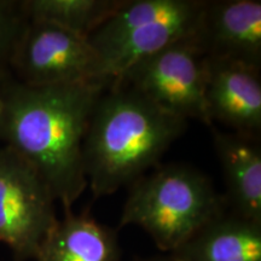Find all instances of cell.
Listing matches in <instances>:
<instances>
[{
    "instance_id": "6da1fadb",
    "label": "cell",
    "mask_w": 261,
    "mask_h": 261,
    "mask_svg": "<svg viewBox=\"0 0 261 261\" xmlns=\"http://www.w3.org/2000/svg\"><path fill=\"white\" fill-rule=\"evenodd\" d=\"M103 81L32 87L0 81V139L37 169L64 211L87 189L83 144Z\"/></svg>"
},
{
    "instance_id": "7a4b0ae2",
    "label": "cell",
    "mask_w": 261,
    "mask_h": 261,
    "mask_svg": "<svg viewBox=\"0 0 261 261\" xmlns=\"http://www.w3.org/2000/svg\"><path fill=\"white\" fill-rule=\"evenodd\" d=\"M132 87L112 84L97 100L83 144L87 188L96 198L133 184L187 128Z\"/></svg>"
},
{
    "instance_id": "3957f363",
    "label": "cell",
    "mask_w": 261,
    "mask_h": 261,
    "mask_svg": "<svg viewBox=\"0 0 261 261\" xmlns=\"http://www.w3.org/2000/svg\"><path fill=\"white\" fill-rule=\"evenodd\" d=\"M225 210L224 196L204 173L171 163L130 184L119 227L143 228L163 254H171Z\"/></svg>"
},
{
    "instance_id": "277c9868",
    "label": "cell",
    "mask_w": 261,
    "mask_h": 261,
    "mask_svg": "<svg viewBox=\"0 0 261 261\" xmlns=\"http://www.w3.org/2000/svg\"><path fill=\"white\" fill-rule=\"evenodd\" d=\"M205 0H123L89 38L112 85L132 65L194 35Z\"/></svg>"
},
{
    "instance_id": "5b68a950",
    "label": "cell",
    "mask_w": 261,
    "mask_h": 261,
    "mask_svg": "<svg viewBox=\"0 0 261 261\" xmlns=\"http://www.w3.org/2000/svg\"><path fill=\"white\" fill-rule=\"evenodd\" d=\"M56 198L37 169L9 146L0 149V243L12 261H32L58 218Z\"/></svg>"
},
{
    "instance_id": "8992f818",
    "label": "cell",
    "mask_w": 261,
    "mask_h": 261,
    "mask_svg": "<svg viewBox=\"0 0 261 261\" xmlns=\"http://www.w3.org/2000/svg\"><path fill=\"white\" fill-rule=\"evenodd\" d=\"M207 57L195 34L139 61L113 84H125L152 103L189 121L212 126L205 106Z\"/></svg>"
},
{
    "instance_id": "52a82bcc",
    "label": "cell",
    "mask_w": 261,
    "mask_h": 261,
    "mask_svg": "<svg viewBox=\"0 0 261 261\" xmlns=\"http://www.w3.org/2000/svg\"><path fill=\"white\" fill-rule=\"evenodd\" d=\"M9 68L16 80L32 87L107 83L102 79L99 56L89 39L48 22L27 19Z\"/></svg>"
},
{
    "instance_id": "ba28073f",
    "label": "cell",
    "mask_w": 261,
    "mask_h": 261,
    "mask_svg": "<svg viewBox=\"0 0 261 261\" xmlns=\"http://www.w3.org/2000/svg\"><path fill=\"white\" fill-rule=\"evenodd\" d=\"M260 71L241 61L207 57L204 97L212 125L218 121L233 132L260 137Z\"/></svg>"
},
{
    "instance_id": "9c48e42d",
    "label": "cell",
    "mask_w": 261,
    "mask_h": 261,
    "mask_svg": "<svg viewBox=\"0 0 261 261\" xmlns=\"http://www.w3.org/2000/svg\"><path fill=\"white\" fill-rule=\"evenodd\" d=\"M195 39L207 57L261 68V3L205 0Z\"/></svg>"
},
{
    "instance_id": "30bf717a",
    "label": "cell",
    "mask_w": 261,
    "mask_h": 261,
    "mask_svg": "<svg viewBox=\"0 0 261 261\" xmlns=\"http://www.w3.org/2000/svg\"><path fill=\"white\" fill-rule=\"evenodd\" d=\"M226 196V210L244 219L261 223V145L260 137L221 132L210 126Z\"/></svg>"
},
{
    "instance_id": "8fae6325",
    "label": "cell",
    "mask_w": 261,
    "mask_h": 261,
    "mask_svg": "<svg viewBox=\"0 0 261 261\" xmlns=\"http://www.w3.org/2000/svg\"><path fill=\"white\" fill-rule=\"evenodd\" d=\"M171 255L177 261H261V223L225 210Z\"/></svg>"
},
{
    "instance_id": "7c38bea8",
    "label": "cell",
    "mask_w": 261,
    "mask_h": 261,
    "mask_svg": "<svg viewBox=\"0 0 261 261\" xmlns=\"http://www.w3.org/2000/svg\"><path fill=\"white\" fill-rule=\"evenodd\" d=\"M117 232L89 214L64 211L39 248L34 261H120Z\"/></svg>"
},
{
    "instance_id": "4fadbf2b",
    "label": "cell",
    "mask_w": 261,
    "mask_h": 261,
    "mask_svg": "<svg viewBox=\"0 0 261 261\" xmlns=\"http://www.w3.org/2000/svg\"><path fill=\"white\" fill-rule=\"evenodd\" d=\"M123 0H23L19 2L25 18L48 22L89 39Z\"/></svg>"
},
{
    "instance_id": "5bb4252c",
    "label": "cell",
    "mask_w": 261,
    "mask_h": 261,
    "mask_svg": "<svg viewBox=\"0 0 261 261\" xmlns=\"http://www.w3.org/2000/svg\"><path fill=\"white\" fill-rule=\"evenodd\" d=\"M25 22L19 2L0 0V81L10 75V58Z\"/></svg>"
},
{
    "instance_id": "9a60e30c",
    "label": "cell",
    "mask_w": 261,
    "mask_h": 261,
    "mask_svg": "<svg viewBox=\"0 0 261 261\" xmlns=\"http://www.w3.org/2000/svg\"><path fill=\"white\" fill-rule=\"evenodd\" d=\"M135 261H177V260H175L171 254H163V255L144 257V259H137Z\"/></svg>"
},
{
    "instance_id": "2e32d148",
    "label": "cell",
    "mask_w": 261,
    "mask_h": 261,
    "mask_svg": "<svg viewBox=\"0 0 261 261\" xmlns=\"http://www.w3.org/2000/svg\"><path fill=\"white\" fill-rule=\"evenodd\" d=\"M2 110H3V102H2V98H0V115H2Z\"/></svg>"
}]
</instances>
